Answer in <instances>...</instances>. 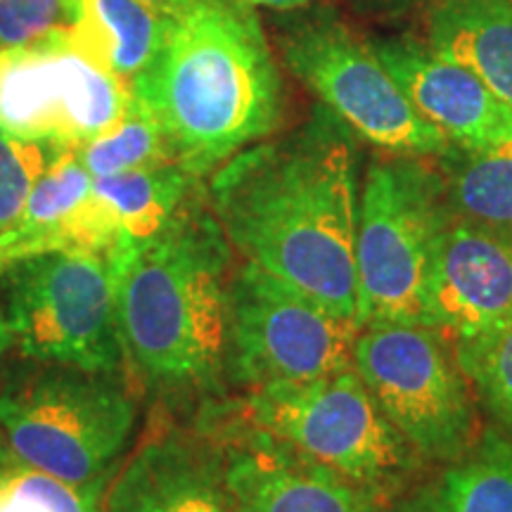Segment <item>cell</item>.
<instances>
[{
  "instance_id": "cell-30",
  "label": "cell",
  "mask_w": 512,
  "mask_h": 512,
  "mask_svg": "<svg viewBox=\"0 0 512 512\" xmlns=\"http://www.w3.org/2000/svg\"><path fill=\"white\" fill-rule=\"evenodd\" d=\"M12 347H15V339H12L8 320H5V313H3V309H0V366H3L5 356H8V351Z\"/></svg>"
},
{
  "instance_id": "cell-2",
  "label": "cell",
  "mask_w": 512,
  "mask_h": 512,
  "mask_svg": "<svg viewBox=\"0 0 512 512\" xmlns=\"http://www.w3.org/2000/svg\"><path fill=\"white\" fill-rule=\"evenodd\" d=\"M131 93L157 119L174 162L195 178L273 136L285 107L264 31L238 0H197L171 19Z\"/></svg>"
},
{
  "instance_id": "cell-26",
  "label": "cell",
  "mask_w": 512,
  "mask_h": 512,
  "mask_svg": "<svg viewBox=\"0 0 512 512\" xmlns=\"http://www.w3.org/2000/svg\"><path fill=\"white\" fill-rule=\"evenodd\" d=\"M72 0H0V48L24 46L69 22Z\"/></svg>"
},
{
  "instance_id": "cell-4",
  "label": "cell",
  "mask_w": 512,
  "mask_h": 512,
  "mask_svg": "<svg viewBox=\"0 0 512 512\" xmlns=\"http://www.w3.org/2000/svg\"><path fill=\"white\" fill-rule=\"evenodd\" d=\"M138 422L131 373L24 358L0 375V446L72 484L110 479Z\"/></svg>"
},
{
  "instance_id": "cell-9",
  "label": "cell",
  "mask_w": 512,
  "mask_h": 512,
  "mask_svg": "<svg viewBox=\"0 0 512 512\" xmlns=\"http://www.w3.org/2000/svg\"><path fill=\"white\" fill-rule=\"evenodd\" d=\"M226 375L242 387L316 380L354 366L361 325L264 268L230 275Z\"/></svg>"
},
{
  "instance_id": "cell-5",
  "label": "cell",
  "mask_w": 512,
  "mask_h": 512,
  "mask_svg": "<svg viewBox=\"0 0 512 512\" xmlns=\"http://www.w3.org/2000/svg\"><path fill=\"white\" fill-rule=\"evenodd\" d=\"M0 309L22 358L128 373L110 254L50 252L0 273Z\"/></svg>"
},
{
  "instance_id": "cell-18",
  "label": "cell",
  "mask_w": 512,
  "mask_h": 512,
  "mask_svg": "<svg viewBox=\"0 0 512 512\" xmlns=\"http://www.w3.org/2000/svg\"><path fill=\"white\" fill-rule=\"evenodd\" d=\"M169 24L143 0H72L62 29L74 46L131 86L162 48Z\"/></svg>"
},
{
  "instance_id": "cell-12",
  "label": "cell",
  "mask_w": 512,
  "mask_h": 512,
  "mask_svg": "<svg viewBox=\"0 0 512 512\" xmlns=\"http://www.w3.org/2000/svg\"><path fill=\"white\" fill-rule=\"evenodd\" d=\"M102 512H240L221 448L181 430L157 408L105 491Z\"/></svg>"
},
{
  "instance_id": "cell-24",
  "label": "cell",
  "mask_w": 512,
  "mask_h": 512,
  "mask_svg": "<svg viewBox=\"0 0 512 512\" xmlns=\"http://www.w3.org/2000/svg\"><path fill=\"white\" fill-rule=\"evenodd\" d=\"M456 356L486 411L512 434V309L472 337L456 339Z\"/></svg>"
},
{
  "instance_id": "cell-19",
  "label": "cell",
  "mask_w": 512,
  "mask_h": 512,
  "mask_svg": "<svg viewBox=\"0 0 512 512\" xmlns=\"http://www.w3.org/2000/svg\"><path fill=\"white\" fill-rule=\"evenodd\" d=\"M197 178L178 164L93 178V197L119 245L155 238L195 202ZM117 245V247H119Z\"/></svg>"
},
{
  "instance_id": "cell-20",
  "label": "cell",
  "mask_w": 512,
  "mask_h": 512,
  "mask_svg": "<svg viewBox=\"0 0 512 512\" xmlns=\"http://www.w3.org/2000/svg\"><path fill=\"white\" fill-rule=\"evenodd\" d=\"M451 216L512 233V138L484 150H460L444 176Z\"/></svg>"
},
{
  "instance_id": "cell-10",
  "label": "cell",
  "mask_w": 512,
  "mask_h": 512,
  "mask_svg": "<svg viewBox=\"0 0 512 512\" xmlns=\"http://www.w3.org/2000/svg\"><path fill=\"white\" fill-rule=\"evenodd\" d=\"M285 62L356 136L403 157L448 155L453 145L415 110L377 48L337 19H313L285 38Z\"/></svg>"
},
{
  "instance_id": "cell-22",
  "label": "cell",
  "mask_w": 512,
  "mask_h": 512,
  "mask_svg": "<svg viewBox=\"0 0 512 512\" xmlns=\"http://www.w3.org/2000/svg\"><path fill=\"white\" fill-rule=\"evenodd\" d=\"M76 155L93 178L176 164L157 119L133 98V93L117 124L81 145Z\"/></svg>"
},
{
  "instance_id": "cell-14",
  "label": "cell",
  "mask_w": 512,
  "mask_h": 512,
  "mask_svg": "<svg viewBox=\"0 0 512 512\" xmlns=\"http://www.w3.org/2000/svg\"><path fill=\"white\" fill-rule=\"evenodd\" d=\"M512 309V233L451 216L432 249L425 325L472 337Z\"/></svg>"
},
{
  "instance_id": "cell-15",
  "label": "cell",
  "mask_w": 512,
  "mask_h": 512,
  "mask_svg": "<svg viewBox=\"0 0 512 512\" xmlns=\"http://www.w3.org/2000/svg\"><path fill=\"white\" fill-rule=\"evenodd\" d=\"M377 55L422 117L458 150H484L512 138V107L470 69L413 38L380 43Z\"/></svg>"
},
{
  "instance_id": "cell-17",
  "label": "cell",
  "mask_w": 512,
  "mask_h": 512,
  "mask_svg": "<svg viewBox=\"0 0 512 512\" xmlns=\"http://www.w3.org/2000/svg\"><path fill=\"white\" fill-rule=\"evenodd\" d=\"M427 46L512 107V0H427Z\"/></svg>"
},
{
  "instance_id": "cell-25",
  "label": "cell",
  "mask_w": 512,
  "mask_h": 512,
  "mask_svg": "<svg viewBox=\"0 0 512 512\" xmlns=\"http://www.w3.org/2000/svg\"><path fill=\"white\" fill-rule=\"evenodd\" d=\"M60 152L64 150L17 138L0 128V235L22 214L31 190Z\"/></svg>"
},
{
  "instance_id": "cell-21",
  "label": "cell",
  "mask_w": 512,
  "mask_h": 512,
  "mask_svg": "<svg viewBox=\"0 0 512 512\" xmlns=\"http://www.w3.org/2000/svg\"><path fill=\"white\" fill-rule=\"evenodd\" d=\"M434 512H512V437L489 432L453 463L434 491Z\"/></svg>"
},
{
  "instance_id": "cell-16",
  "label": "cell",
  "mask_w": 512,
  "mask_h": 512,
  "mask_svg": "<svg viewBox=\"0 0 512 512\" xmlns=\"http://www.w3.org/2000/svg\"><path fill=\"white\" fill-rule=\"evenodd\" d=\"M93 176L76 150H64L31 190L22 214L0 235V273L17 261L50 252H88L79 207L91 195Z\"/></svg>"
},
{
  "instance_id": "cell-29",
  "label": "cell",
  "mask_w": 512,
  "mask_h": 512,
  "mask_svg": "<svg viewBox=\"0 0 512 512\" xmlns=\"http://www.w3.org/2000/svg\"><path fill=\"white\" fill-rule=\"evenodd\" d=\"M238 3L245 5V8H254V5H259V8L292 10V8H299V5H306L309 0H238Z\"/></svg>"
},
{
  "instance_id": "cell-8",
  "label": "cell",
  "mask_w": 512,
  "mask_h": 512,
  "mask_svg": "<svg viewBox=\"0 0 512 512\" xmlns=\"http://www.w3.org/2000/svg\"><path fill=\"white\" fill-rule=\"evenodd\" d=\"M354 368L377 406L418 456L456 463L475 446L477 413L467 377L437 328L361 325Z\"/></svg>"
},
{
  "instance_id": "cell-11",
  "label": "cell",
  "mask_w": 512,
  "mask_h": 512,
  "mask_svg": "<svg viewBox=\"0 0 512 512\" xmlns=\"http://www.w3.org/2000/svg\"><path fill=\"white\" fill-rule=\"evenodd\" d=\"M131 86L57 29L24 46L0 48V128L12 136L79 150L117 124Z\"/></svg>"
},
{
  "instance_id": "cell-6",
  "label": "cell",
  "mask_w": 512,
  "mask_h": 512,
  "mask_svg": "<svg viewBox=\"0 0 512 512\" xmlns=\"http://www.w3.org/2000/svg\"><path fill=\"white\" fill-rule=\"evenodd\" d=\"M451 219L444 178L415 157L368 169L358 204V325L422 323L432 249Z\"/></svg>"
},
{
  "instance_id": "cell-13",
  "label": "cell",
  "mask_w": 512,
  "mask_h": 512,
  "mask_svg": "<svg viewBox=\"0 0 512 512\" xmlns=\"http://www.w3.org/2000/svg\"><path fill=\"white\" fill-rule=\"evenodd\" d=\"M219 448L240 512H366L382 498L254 422Z\"/></svg>"
},
{
  "instance_id": "cell-23",
  "label": "cell",
  "mask_w": 512,
  "mask_h": 512,
  "mask_svg": "<svg viewBox=\"0 0 512 512\" xmlns=\"http://www.w3.org/2000/svg\"><path fill=\"white\" fill-rule=\"evenodd\" d=\"M110 479L64 482L12 458L0 446V512H102Z\"/></svg>"
},
{
  "instance_id": "cell-7",
  "label": "cell",
  "mask_w": 512,
  "mask_h": 512,
  "mask_svg": "<svg viewBox=\"0 0 512 512\" xmlns=\"http://www.w3.org/2000/svg\"><path fill=\"white\" fill-rule=\"evenodd\" d=\"M247 411L256 427L377 494L399 484L418 458L354 366L316 380L252 389Z\"/></svg>"
},
{
  "instance_id": "cell-28",
  "label": "cell",
  "mask_w": 512,
  "mask_h": 512,
  "mask_svg": "<svg viewBox=\"0 0 512 512\" xmlns=\"http://www.w3.org/2000/svg\"><path fill=\"white\" fill-rule=\"evenodd\" d=\"M143 3L150 5L152 10H157L159 15L166 19H176L181 17L183 12H188L197 0H143Z\"/></svg>"
},
{
  "instance_id": "cell-1",
  "label": "cell",
  "mask_w": 512,
  "mask_h": 512,
  "mask_svg": "<svg viewBox=\"0 0 512 512\" xmlns=\"http://www.w3.org/2000/svg\"><path fill=\"white\" fill-rule=\"evenodd\" d=\"M358 204L354 147L328 114L247 147L209 183L233 252L356 323Z\"/></svg>"
},
{
  "instance_id": "cell-27",
  "label": "cell",
  "mask_w": 512,
  "mask_h": 512,
  "mask_svg": "<svg viewBox=\"0 0 512 512\" xmlns=\"http://www.w3.org/2000/svg\"><path fill=\"white\" fill-rule=\"evenodd\" d=\"M366 512H434V494H422L408 501H394V503H382L377 501L370 505Z\"/></svg>"
},
{
  "instance_id": "cell-3",
  "label": "cell",
  "mask_w": 512,
  "mask_h": 512,
  "mask_svg": "<svg viewBox=\"0 0 512 512\" xmlns=\"http://www.w3.org/2000/svg\"><path fill=\"white\" fill-rule=\"evenodd\" d=\"M230 252L197 200L155 238L110 252L131 377L164 403L211 392L226 377Z\"/></svg>"
}]
</instances>
